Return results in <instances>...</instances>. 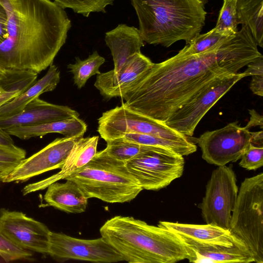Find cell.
<instances>
[{
  "mask_svg": "<svg viewBox=\"0 0 263 263\" xmlns=\"http://www.w3.org/2000/svg\"><path fill=\"white\" fill-rule=\"evenodd\" d=\"M239 67L225 40L212 50L175 55L152 65L120 97L127 108L165 122L178 109L216 80Z\"/></svg>",
  "mask_w": 263,
  "mask_h": 263,
  "instance_id": "6da1fadb",
  "label": "cell"
},
{
  "mask_svg": "<svg viewBox=\"0 0 263 263\" xmlns=\"http://www.w3.org/2000/svg\"><path fill=\"white\" fill-rule=\"evenodd\" d=\"M8 16L0 42V65L7 70L40 73L52 64L71 23L51 0H0Z\"/></svg>",
  "mask_w": 263,
  "mask_h": 263,
  "instance_id": "7a4b0ae2",
  "label": "cell"
},
{
  "mask_svg": "<svg viewBox=\"0 0 263 263\" xmlns=\"http://www.w3.org/2000/svg\"><path fill=\"white\" fill-rule=\"evenodd\" d=\"M100 233L129 263H174L189 257L187 247L175 233L133 217L114 216Z\"/></svg>",
  "mask_w": 263,
  "mask_h": 263,
  "instance_id": "3957f363",
  "label": "cell"
},
{
  "mask_svg": "<svg viewBox=\"0 0 263 263\" xmlns=\"http://www.w3.org/2000/svg\"><path fill=\"white\" fill-rule=\"evenodd\" d=\"M138 16L140 35L149 44L168 47L188 44L200 34L208 0H130Z\"/></svg>",
  "mask_w": 263,
  "mask_h": 263,
  "instance_id": "277c9868",
  "label": "cell"
},
{
  "mask_svg": "<svg viewBox=\"0 0 263 263\" xmlns=\"http://www.w3.org/2000/svg\"><path fill=\"white\" fill-rule=\"evenodd\" d=\"M65 179L76 182L88 199L97 198L111 203L130 202L143 190L125 162L111 157L103 150Z\"/></svg>",
  "mask_w": 263,
  "mask_h": 263,
  "instance_id": "5b68a950",
  "label": "cell"
},
{
  "mask_svg": "<svg viewBox=\"0 0 263 263\" xmlns=\"http://www.w3.org/2000/svg\"><path fill=\"white\" fill-rule=\"evenodd\" d=\"M229 231L243 242L254 262L263 263V174L241 182Z\"/></svg>",
  "mask_w": 263,
  "mask_h": 263,
  "instance_id": "8992f818",
  "label": "cell"
},
{
  "mask_svg": "<svg viewBox=\"0 0 263 263\" xmlns=\"http://www.w3.org/2000/svg\"><path fill=\"white\" fill-rule=\"evenodd\" d=\"M184 163L183 156L166 148L152 146L127 161L125 165L143 190L157 191L180 178Z\"/></svg>",
  "mask_w": 263,
  "mask_h": 263,
  "instance_id": "52a82bcc",
  "label": "cell"
},
{
  "mask_svg": "<svg viewBox=\"0 0 263 263\" xmlns=\"http://www.w3.org/2000/svg\"><path fill=\"white\" fill-rule=\"evenodd\" d=\"M97 132L105 141L128 133L150 135L177 141L191 140L165 122L132 110L123 104L102 114L98 119Z\"/></svg>",
  "mask_w": 263,
  "mask_h": 263,
  "instance_id": "ba28073f",
  "label": "cell"
},
{
  "mask_svg": "<svg viewBox=\"0 0 263 263\" xmlns=\"http://www.w3.org/2000/svg\"><path fill=\"white\" fill-rule=\"evenodd\" d=\"M238 190L236 176L231 166H219L213 171L205 195L198 205L206 223L229 230Z\"/></svg>",
  "mask_w": 263,
  "mask_h": 263,
  "instance_id": "9c48e42d",
  "label": "cell"
},
{
  "mask_svg": "<svg viewBox=\"0 0 263 263\" xmlns=\"http://www.w3.org/2000/svg\"><path fill=\"white\" fill-rule=\"evenodd\" d=\"M245 77L243 72H237L216 80L174 112L165 123L185 136H192L206 112L234 84Z\"/></svg>",
  "mask_w": 263,
  "mask_h": 263,
  "instance_id": "30bf717a",
  "label": "cell"
},
{
  "mask_svg": "<svg viewBox=\"0 0 263 263\" xmlns=\"http://www.w3.org/2000/svg\"><path fill=\"white\" fill-rule=\"evenodd\" d=\"M196 142L202 157L208 163L218 166L239 160L251 142L250 130L241 127L238 122L202 134Z\"/></svg>",
  "mask_w": 263,
  "mask_h": 263,
  "instance_id": "8fae6325",
  "label": "cell"
},
{
  "mask_svg": "<svg viewBox=\"0 0 263 263\" xmlns=\"http://www.w3.org/2000/svg\"><path fill=\"white\" fill-rule=\"evenodd\" d=\"M48 254L58 261L79 260L113 263L124 261L122 255L102 237L83 239L51 231Z\"/></svg>",
  "mask_w": 263,
  "mask_h": 263,
  "instance_id": "7c38bea8",
  "label": "cell"
},
{
  "mask_svg": "<svg viewBox=\"0 0 263 263\" xmlns=\"http://www.w3.org/2000/svg\"><path fill=\"white\" fill-rule=\"evenodd\" d=\"M51 231L22 212L0 209V233L16 246L48 254Z\"/></svg>",
  "mask_w": 263,
  "mask_h": 263,
  "instance_id": "4fadbf2b",
  "label": "cell"
},
{
  "mask_svg": "<svg viewBox=\"0 0 263 263\" xmlns=\"http://www.w3.org/2000/svg\"><path fill=\"white\" fill-rule=\"evenodd\" d=\"M79 139L66 137L57 138L40 151L22 160L11 172L2 177L1 181L25 182L46 172L61 168Z\"/></svg>",
  "mask_w": 263,
  "mask_h": 263,
  "instance_id": "5bb4252c",
  "label": "cell"
},
{
  "mask_svg": "<svg viewBox=\"0 0 263 263\" xmlns=\"http://www.w3.org/2000/svg\"><path fill=\"white\" fill-rule=\"evenodd\" d=\"M153 64L141 52L132 56L118 71L114 70L98 74L95 86L105 98L119 97Z\"/></svg>",
  "mask_w": 263,
  "mask_h": 263,
  "instance_id": "9a60e30c",
  "label": "cell"
},
{
  "mask_svg": "<svg viewBox=\"0 0 263 263\" xmlns=\"http://www.w3.org/2000/svg\"><path fill=\"white\" fill-rule=\"evenodd\" d=\"M79 116L77 111L67 106L51 104L39 97L19 113L0 120V127L6 130L13 127L37 125Z\"/></svg>",
  "mask_w": 263,
  "mask_h": 263,
  "instance_id": "2e32d148",
  "label": "cell"
},
{
  "mask_svg": "<svg viewBox=\"0 0 263 263\" xmlns=\"http://www.w3.org/2000/svg\"><path fill=\"white\" fill-rule=\"evenodd\" d=\"M180 238V237H179ZM187 247L190 262H254V259L242 242L231 247L198 243L180 238Z\"/></svg>",
  "mask_w": 263,
  "mask_h": 263,
  "instance_id": "e0dca14e",
  "label": "cell"
},
{
  "mask_svg": "<svg viewBox=\"0 0 263 263\" xmlns=\"http://www.w3.org/2000/svg\"><path fill=\"white\" fill-rule=\"evenodd\" d=\"M158 224L180 238L202 244L231 247L242 242L234 237L229 230L212 224H194L160 221Z\"/></svg>",
  "mask_w": 263,
  "mask_h": 263,
  "instance_id": "ac0fdd59",
  "label": "cell"
},
{
  "mask_svg": "<svg viewBox=\"0 0 263 263\" xmlns=\"http://www.w3.org/2000/svg\"><path fill=\"white\" fill-rule=\"evenodd\" d=\"M105 42L111 51L115 71H119L134 54L140 53L144 46L139 29L123 24L106 32Z\"/></svg>",
  "mask_w": 263,
  "mask_h": 263,
  "instance_id": "d6986e66",
  "label": "cell"
},
{
  "mask_svg": "<svg viewBox=\"0 0 263 263\" xmlns=\"http://www.w3.org/2000/svg\"><path fill=\"white\" fill-rule=\"evenodd\" d=\"M55 182L49 185L44 196L47 205L67 213L84 212L88 198L74 181Z\"/></svg>",
  "mask_w": 263,
  "mask_h": 263,
  "instance_id": "ffe728a7",
  "label": "cell"
},
{
  "mask_svg": "<svg viewBox=\"0 0 263 263\" xmlns=\"http://www.w3.org/2000/svg\"><path fill=\"white\" fill-rule=\"evenodd\" d=\"M87 130L85 122L79 117L71 118L37 125L15 126L6 130L10 136L22 140L59 133L66 137L80 138Z\"/></svg>",
  "mask_w": 263,
  "mask_h": 263,
  "instance_id": "44dd1931",
  "label": "cell"
},
{
  "mask_svg": "<svg viewBox=\"0 0 263 263\" xmlns=\"http://www.w3.org/2000/svg\"><path fill=\"white\" fill-rule=\"evenodd\" d=\"M60 80V71L55 65L51 64L43 78L24 92L0 106V120L19 113L41 94L53 90Z\"/></svg>",
  "mask_w": 263,
  "mask_h": 263,
  "instance_id": "7402d4cb",
  "label": "cell"
},
{
  "mask_svg": "<svg viewBox=\"0 0 263 263\" xmlns=\"http://www.w3.org/2000/svg\"><path fill=\"white\" fill-rule=\"evenodd\" d=\"M238 24L247 26L257 46L263 47V0H237Z\"/></svg>",
  "mask_w": 263,
  "mask_h": 263,
  "instance_id": "603a6c76",
  "label": "cell"
},
{
  "mask_svg": "<svg viewBox=\"0 0 263 263\" xmlns=\"http://www.w3.org/2000/svg\"><path fill=\"white\" fill-rule=\"evenodd\" d=\"M98 136L80 138L76 143L64 165L58 172L65 179L87 164L97 153Z\"/></svg>",
  "mask_w": 263,
  "mask_h": 263,
  "instance_id": "cb8c5ba5",
  "label": "cell"
},
{
  "mask_svg": "<svg viewBox=\"0 0 263 263\" xmlns=\"http://www.w3.org/2000/svg\"><path fill=\"white\" fill-rule=\"evenodd\" d=\"M121 137L141 145L166 148L183 156L193 154L197 149L196 145L192 140L187 142L177 141L158 136L137 133L126 134Z\"/></svg>",
  "mask_w": 263,
  "mask_h": 263,
  "instance_id": "d4e9b609",
  "label": "cell"
},
{
  "mask_svg": "<svg viewBox=\"0 0 263 263\" xmlns=\"http://www.w3.org/2000/svg\"><path fill=\"white\" fill-rule=\"evenodd\" d=\"M104 62L105 59L100 56L97 51H95L84 60L76 58V62L69 64L67 67L73 75L74 84L81 89L89 78L101 73L99 68Z\"/></svg>",
  "mask_w": 263,
  "mask_h": 263,
  "instance_id": "484cf974",
  "label": "cell"
},
{
  "mask_svg": "<svg viewBox=\"0 0 263 263\" xmlns=\"http://www.w3.org/2000/svg\"><path fill=\"white\" fill-rule=\"evenodd\" d=\"M106 142L107 146L103 151L111 157L125 162L152 147L132 142L122 137Z\"/></svg>",
  "mask_w": 263,
  "mask_h": 263,
  "instance_id": "4316f807",
  "label": "cell"
},
{
  "mask_svg": "<svg viewBox=\"0 0 263 263\" xmlns=\"http://www.w3.org/2000/svg\"><path fill=\"white\" fill-rule=\"evenodd\" d=\"M229 36L221 34L214 28L206 33L196 35L180 51L186 55L200 54L215 48Z\"/></svg>",
  "mask_w": 263,
  "mask_h": 263,
  "instance_id": "83f0119b",
  "label": "cell"
},
{
  "mask_svg": "<svg viewBox=\"0 0 263 263\" xmlns=\"http://www.w3.org/2000/svg\"><path fill=\"white\" fill-rule=\"evenodd\" d=\"M237 0H223L219 12L215 30L221 34L229 36L235 34L237 31L236 17Z\"/></svg>",
  "mask_w": 263,
  "mask_h": 263,
  "instance_id": "f1b7e54d",
  "label": "cell"
},
{
  "mask_svg": "<svg viewBox=\"0 0 263 263\" xmlns=\"http://www.w3.org/2000/svg\"><path fill=\"white\" fill-rule=\"evenodd\" d=\"M63 9L70 8L88 17L92 12H106V8L112 5L114 0H51Z\"/></svg>",
  "mask_w": 263,
  "mask_h": 263,
  "instance_id": "f546056e",
  "label": "cell"
},
{
  "mask_svg": "<svg viewBox=\"0 0 263 263\" xmlns=\"http://www.w3.org/2000/svg\"><path fill=\"white\" fill-rule=\"evenodd\" d=\"M26 155L25 150L14 144L0 145V172L3 176L11 172L25 158Z\"/></svg>",
  "mask_w": 263,
  "mask_h": 263,
  "instance_id": "4dcf8cb0",
  "label": "cell"
},
{
  "mask_svg": "<svg viewBox=\"0 0 263 263\" xmlns=\"http://www.w3.org/2000/svg\"><path fill=\"white\" fill-rule=\"evenodd\" d=\"M239 165L247 170H256L263 165V146L251 142L243 154Z\"/></svg>",
  "mask_w": 263,
  "mask_h": 263,
  "instance_id": "1f68e13d",
  "label": "cell"
},
{
  "mask_svg": "<svg viewBox=\"0 0 263 263\" xmlns=\"http://www.w3.org/2000/svg\"><path fill=\"white\" fill-rule=\"evenodd\" d=\"M32 255L31 251L16 246L0 233V256L6 262L29 259Z\"/></svg>",
  "mask_w": 263,
  "mask_h": 263,
  "instance_id": "d6a6232c",
  "label": "cell"
},
{
  "mask_svg": "<svg viewBox=\"0 0 263 263\" xmlns=\"http://www.w3.org/2000/svg\"><path fill=\"white\" fill-rule=\"evenodd\" d=\"M243 72L246 77L263 75V56L261 55L249 63Z\"/></svg>",
  "mask_w": 263,
  "mask_h": 263,
  "instance_id": "836d02e7",
  "label": "cell"
},
{
  "mask_svg": "<svg viewBox=\"0 0 263 263\" xmlns=\"http://www.w3.org/2000/svg\"><path fill=\"white\" fill-rule=\"evenodd\" d=\"M249 112L250 115V120L245 128L250 130L253 127L259 126L262 129L263 126L262 116L254 109L249 110Z\"/></svg>",
  "mask_w": 263,
  "mask_h": 263,
  "instance_id": "e575fe53",
  "label": "cell"
},
{
  "mask_svg": "<svg viewBox=\"0 0 263 263\" xmlns=\"http://www.w3.org/2000/svg\"><path fill=\"white\" fill-rule=\"evenodd\" d=\"M250 88L255 95L263 96V75L252 76Z\"/></svg>",
  "mask_w": 263,
  "mask_h": 263,
  "instance_id": "d590c367",
  "label": "cell"
},
{
  "mask_svg": "<svg viewBox=\"0 0 263 263\" xmlns=\"http://www.w3.org/2000/svg\"><path fill=\"white\" fill-rule=\"evenodd\" d=\"M8 16L6 10L0 2V42L7 36Z\"/></svg>",
  "mask_w": 263,
  "mask_h": 263,
  "instance_id": "8d00e7d4",
  "label": "cell"
},
{
  "mask_svg": "<svg viewBox=\"0 0 263 263\" xmlns=\"http://www.w3.org/2000/svg\"><path fill=\"white\" fill-rule=\"evenodd\" d=\"M14 142L11 136L0 127V145H12Z\"/></svg>",
  "mask_w": 263,
  "mask_h": 263,
  "instance_id": "74e56055",
  "label": "cell"
},
{
  "mask_svg": "<svg viewBox=\"0 0 263 263\" xmlns=\"http://www.w3.org/2000/svg\"><path fill=\"white\" fill-rule=\"evenodd\" d=\"M251 143L257 145L263 146L262 130L251 132Z\"/></svg>",
  "mask_w": 263,
  "mask_h": 263,
  "instance_id": "f35d334b",
  "label": "cell"
},
{
  "mask_svg": "<svg viewBox=\"0 0 263 263\" xmlns=\"http://www.w3.org/2000/svg\"><path fill=\"white\" fill-rule=\"evenodd\" d=\"M9 72L7 70L0 65V84L6 79Z\"/></svg>",
  "mask_w": 263,
  "mask_h": 263,
  "instance_id": "ab89813d",
  "label": "cell"
},
{
  "mask_svg": "<svg viewBox=\"0 0 263 263\" xmlns=\"http://www.w3.org/2000/svg\"><path fill=\"white\" fill-rule=\"evenodd\" d=\"M3 176V174H2V173L1 172H0V183H1V179H2V177Z\"/></svg>",
  "mask_w": 263,
  "mask_h": 263,
  "instance_id": "60d3db41",
  "label": "cell"
}]
</instances>
